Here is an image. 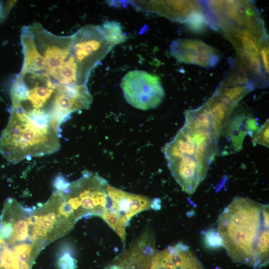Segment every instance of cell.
I'll list each match as a JSON object with an SVG mask.
<instances>
[{
  "label": "cell",
  "instance_id": "14",
  "mask_svg": "<svg viewBox=\"0 0 269 269\" xmlns=\"http://www.w3.org/2000/svg\"><path fill=\"white\" fill-rule=\"evenodd\" d=\"M269 127L268 119L254 134L252 140L253 145L260 144L269 147Z\"/></svg>",
  "mask_w": 269,
  "mask_h": 269
},
{
  "label": "cell",
  "instance_id": "16",
  "mask_svg": "<svg viewBox=\"0 0 269 269\" xmlns=\"http://www.w3.org/2000/svg\"><path fill=\"white\" fill-rule=\"evenodd\" d=\"M260 54L262 65L266 74L269 73V46L267 42L263 43L260 48Z\"/></svg>",
  "mask_w": 269,
  "mask_h": 269
},
{
  "label": "cell",
  "instance_id": "2",
  "mask_svg": "<svg viewBox=\"0 0 269 269\" xmlns=\"http://www.w3.org/2000/svg\"><path fill=\"white\" fill-rule=\"evenodd\" d=\"M219 135L207 118L186 111L183 127L163 147L172 176L188 194H192L206 177Z\"/></svg>",
  "mask_w": 269,
  "mask_h": 269
},
{
  "label": "cell",
  "instance_id": "12",
  "mask_svg": "<svg viewBox=\"0 0 269 269\" xmlns=\"http://www.w3.org/2000/svg\"><path fill=\"white\" fill-rule=\"evenodd\" d=\"M101 217L114 230L121 239L124 245L126 242V229L128 222L125 218L111 208L106 209Z\"/></svg>",
  "mask_w": 269,
  "mask_h": 269
},
{
  "label": "cell",
  "instance_id": "13",
  "mask_svg": "<svg viewBox=\"0 0 269 269\" xmlns=\"http://www.w3.org/2000/svg\"><path fill=\"white\" fill-rule=\"evenodd\" d=\"M101 27L108 41L113 47L126 41L127 36L120 23L107 20Z\"/></svg>",
  "mask_w": 269,
  "mask_h": 269
},
{
  "label": "cell",
  "instance_id": "5",
  "mask_svg": "<svg viewBox=\"0 0 269 269\" xmlns=\"http://www.w3.org/2000/svg\"><path fill=\"white\" fill-rule=\"evenodd\" d=\"M72 36V54L78 66L80 82L86 85L92 71L113 46L99 26H83Z\"/></svg>",
  "mask_w": 269,
  "mask_h": 269
},
{
  "label": "cell",
  "instance_id": "6",
  "mask_svg": "<svg viewBox=\"0 0 269 269\" xmlns=\"http://www.w3.org/2000/svg\"><path fill=\"white\" fill-rule=\"evenodd\" d=\"M125 98L132 106L142 110L156 108L164 97L159 78L141 70H132L120 84Z\"/></svg>",
  "mask_w": 269,
  "mask_h": 269
},
{
  "label": "cell",
  "instance_id": "7",
  "mask_svg": "<svg viewBox=\"0 0 269 269\" xmlns=\"http://www.w3.org/2000/svg\"><path fill=\"white\" fill-rule=\"evenodd\" d=\"M170 55L179 62L212 67L220 61L219 54L213 47L196 39L178 38L170 46Z\"/></svg>",
  "mask_w": 269,
  "mask_h": 269
},
{
  "label": "cell",
  "instance_id": "4",
  "mask_svg": "<svg viewBox=\"0 0 269 269\" xmlns=\"http://www.w3.org/2000/svg\"><path fill=\"white\" fill-rule=\"evenodd\" d=\"M211 28L223 32L234 30H247L261 41L268 40L263 20L252 1H201Z\"/></svg>",
  "mask_w": 269,
  "mask_h": 269
},
{
  "label": "cell",
  "instance_id": "1",
  "mask_svg": "<svg viewBox=\"0 0 269 269\" xmlns=\"http://www.w3.org/2000/svg\"><path fill=\"white\" fill-rule=\"evenodd\" d=\"M220 243L236 263L254 269L269 261V207L248 197L237 196L217 221Z\"/></svg>",
  "mask_w": 269,
  "mask_h": 269
},
{
  "label": "cell",
  "instance_id": "11",
  "mask_svg": "<svg viewBox=\"0 0 269 269\" xmlns=\"http://www.w3.org/2000/svg\"><path fill=\"white\" fill-rule=\"evenodd\" d=\"M144 8L172 20L186 24L203 9L201 1L158 0L145 3Z\"/></svg>",
  "mask_w": 269,
  "mask_h": 269
},
{
  "label": "cell",
  "instance_id": "9",
  "mask_svg": "<svg viewBox=\"0 0 269 269\" xmlns=\"http://www.w3.org/2000/svg\"><path fill=\"white\" fill-rule=\"evenodd\" d=\"M149 269H204L189 247L182 243L155 253Z\"/></svg>",
  "mask_w": 269,
  "mask_h": 269
},
{
  "label": "cell",
  "instance_id": "15",
  "mask_svg": "<svg viewBox=\"0 0 269 269\" xmlns=\"http://www.w3.org/2000/svg\"><path fill=\"white\" fill-rule=\"evenodd\" d=\"M58 269H75L76 263L75 259L68 253H65L58 259Z\"/></svg>",
  "mask_w": 269,
  "mask_h": 269
},
{
  "label": "cell",
  "instance_id": "10",
  "mask_svg": "<svg viewBox=\"0 0 269 269\" xmlns=\"http://www.w3.org/2000/svg\"><path fill=\"white\" fill-rule=\"evenodd\" d=\"M108 195L111 200L110 208L125 218L128 222L135 215L149 209H158L160 200L133 194L109 184Z\"/></svg>",
  "mask_w": 269,
  "mask_h": 269
},
{
  "label": "cell",
  "instance_id": "8",
  "mask_svg": "<svg viewBox=\"0 0 269 269\" xmlns=\"http://www.w3.org/2000/svg\"><path fill=\"white\" fill-rule=\"evenodd\" d=\"M155 252L153 237L150 232L145 231L106 269H149Z\"/></svg>",
  "mask_w": 269,
  "mask_h": 269
},
{
  "label": "cell",
  "instance_id": "17",
  "mask_svg": "<svg viewBox=\"0 0 269 269\" xmlns=\"http://www.w3.org/2000/svg\"><path fill=\"white\" fill-rule=\"evenodd\" d=\"M1 15H2V7L1 5L0 4V19L1 17Z\"/></svg>",
  "mask_w": 269,
  "mask_h": 269
},
{
  "label": "cell",
  "instance_id": "3",
  "mask_svg": "<svg viewBox=\"0 0 269 269\" xmlns=\"http://www.w3.org/2000/svg\"><path fill=\"white\" fill-rule=\"evenodd\" d=\"M60 126L47 116L12 110L1 134L0 152L13 163L52 154L60 147Z\"/></svg>",
  "mask_w": 269,
  "mask_h": 269
}]
</instances>
